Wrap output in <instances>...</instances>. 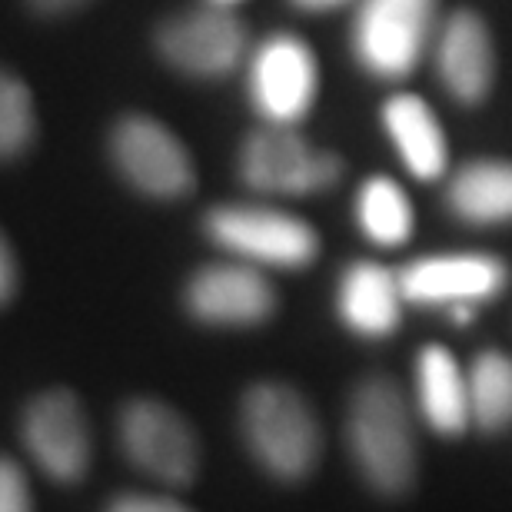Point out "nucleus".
Returning <instances> with one entry per match:
<instances>
[{"mask_svg":"<svg viewBox=\"0 0 512 512\" xmlns=\"http://www.w3.org/2000/svg\"><path fill=\"white\" fill-rule=\"evenodd\" d=\"M469 416L486 433H499L512 423V360L499 350H486L466 373Z\"/></svg>","mask_w":512,"mask_h":512,"instance_id":"obj_19","label":"nucleus"},{"mask_svg":"<svg viewBox=\"0 0 512 512\" xmlns=\"http://www.w3.org/2000/svg\"><path fill=\"white\" fill-rule=\"evenodd\" d=\"M34 100L24 80L10 70H0V160H10L24 153L34 140Z\"/></svg>","mask_w":512,"mask_h":512,"instance_id":"obj_20","label":"nucleus"},{"mask_svg":"<svg viewBox=\"0 0 512 512\" xmlns=\"http://www.w3.org/2000/svg\"><path fill=\"white\" fill-rule=\"evenodd\" d=\"M213 7H230V4H237V0H210Z\"/></svg>","mask_w":512,"mask_h":512,"instance_id":"obj_26","label":"nucleus"},{"mask_svg":"<svg viewBox=\"0 0 512 512\" xmlns=\"http://www.w3.org/2000/svg\"><path fill=\"white\" fill-rule=\"evenodd\" d=\"M24 443L57 483H77L90 466V423L74 393L50 389L24 413Z\"/></svg>","mask_w":512,"mask_h":512,"instance_id":"obj_10","label":"nucleus"},{"mask_svg":"<svg viewBox=\"0 0 512 512\" xmlns=\"http://www.w3.org/2000/svg\"><path fill=\"white\" fill-rule=\"evenodd\" d=\"M290 4L300 10H310V14H323V10L346 7V4H353V0H290ZM356 4H360V0H356Z\"/></svg>","mask_w":512,"mask_h":512,"instance_id":"obj_24","label":"nucleus"},{"mask_svg":"<svg viewBox=\"0 0 512 512\" xmlns=\"http://www.w3.org/2000/svg\"><path fill=\"white\" fill-rule=\"evenodd\" d=\"M506 266L486 253H446L409 263L399 273L403 300L423 306H469L503 290Z\"/></svg>","mask_w":512,"mask_h":512,"instance_id":"obj_12","label":"nucleus"},{"mask_svg":"<svg viewBox=\"0 0 512 512\" xmlns=\"http://www.w3.org/2000/svg\"><path fill=\"white\" fill-rule=\"evenodd\" d=\"M383 127L393 140L399 160L419 180H436L446 173L449 147L433 107L416 94H393L383 104Z\"/></svg>","mask_w":512,"mask_h":512,"instance_id":"obj_15","label":"nucleus"},{"mask_svg":"<svg viewBox=\"0 0 512 512\" xmlns=\"http://www.w3.org/2000/svg\"><path fill=\"white\" fill-rule=\"evenodd\" d=\"M247 90L266 124L296 127L320 94V67L310 44L293 34H276L260 44L250 60Z\"/></svg>","mask_w":512,"mask_h":512,"instance_id":"obj_6","label":"nucleus"},{"mask_svg":"<svg viewBox=\"0 0 512 512\" xmlns=\"http://www.w3.org/2000/svg\"><path fill=\"white\" fill-rule=\"evenodd\" d=\"M110 157L130 187L147 197L177 200L193 190V160L177 133L160 120L130 114L110 133Z\"/></svg>","mask_w":512,"mask_h":512,"instance_id":"obj_7","label":"nucleus"},{"mask_svg":"<svg viewBox=\"0 0 512 512\" xmlns=\"http://www.w3.org/2000/svg\"><path fill=\"white\" fill-rule=\"evenodd\" d=\"M356 223L380 247H399L413 233V203L396 180L370 177L356 193Z\"/></svg>","mask_w":512,"mask_h":512,"instance_id":"obj_18","label":"nucleus"},{"mask_svg":"<svg viewBox=\"0 0 512 512\" xmlns=\"http://www.w3.org/2000/svg\"><path fill=\"white\" fill-rule=\"evenodd\" d=\"M107 512H193L187 506L173 503V499H163V496H120L114 503L107 506Z\"/></svg>","mask_w":512,"mask_h":512,"instance_id":"obj_22","label":"nucleus"},{"mask_svg":"<svg viewBox=\"0 0 512 512\" xmlns=\"http://www.w3.org/2000/svg\"><path fill=\"white\" fill-rule=\"evenodd\" d=\"M120 443L130 463L160 483L183 486L200 469L197 433L163 399H130L120 413Z\"/></svg>","mask_w":512,"mask_h":512,"instance_id":"obj_8","label":"nucleus"},{"mask_svg":"<svg viewBox=\"0 0 512 512\" xmlns=\"http://www.w3.org/2000/svg\"><path fill=\"white\" fill-rule=\"evenodd\" d=\"M187 310L210 326H256L276 310V293L250 263H213L187 283Z\"/></svg>","mask_w":512,"mask_h":512,"instance_id":"obj_11","label":"nucleus"},{"mask_svg":"<svg viewBox=\"0 0 512 512\" xmlns=\"http://www.w3.org/2000/svg\"><path fill=\"white\" fill-rule=\"evenodd\" d=\"M416 399L419 413L436 433L459 436L473 423L469 416V386L446 346H423L416 360Z\"/></svg>","mask_w":512,"mask_h":512,"instance_id":"obj_16","label":"nucleus"},{"mask_svg":"<svg viewBox=\"0 0 512 512\" xmlns=\"http://www.w3.org/2000/svg\"><path fill=\"white\" fill-rule=\"evenodd\" d=\"M343 323L366 340H380L399 326L403 313V286L399 276L380 263H353L343 270L340 293H336Z\"/></svg>","mask_w":512,"mask_h":512,"instance_id":"obj_14","label":"nucleus"},{"mask_svg":"<svg viewBox=\"0 0 512 512\" xmlns=\"http://www.w3.org/2000/svg\"><path fill=\"white\" fill-rule=\"evenodd\" d=\"M0 512H30V489L14 459L0 456Z\"/></svg>","mask_w":512,"mask_h":512,"instance_id":"obj_21","label":"nucleus"},{"mask_svg":"<svg viewBox=\"0 0 512 512\" xmlns=\"http://www.w3.org/2000/svg\"><path fill=\"white\" fill-rule=\"evenodd\" d=\"M37 10H44V14H64L70 7H80L84 0H30Z\"/></svg>","mask_w":512,"mask_h":512,"instance_id":"obj_25","label":"nucleus"},{"mask_svg":"<svg viewBox=\"0 0 512 512\" xmlns=\"http://www.w3.org/2000/svg\"><path fill=\"white\" fill-rule=\"evenodd\" d=\"M449 210L476 227L512 220V163L509 160H473L449 183Z\"/></svg>","mask_w":512,"mask_h":512,"instance_id":"obj_17","label":"nucleus"},{"mask_svg":"<svg viewBox=\"0 0 512 512\" xmlns=\"http://www.w3.org/2000/svg\"><path fill=\"white\" fill-rule=\"evenodd\" d=\"M157 50L187 77H223L247 54V27L227 7L190 10L157 30Z\"/></svg>","mask_w":512,"mask_h":512,"instance_id":"obj_9","label":"nucleus"},{"mask_svg":"<svg viewBox=\"0 0 512 512\" xmlns=\"http://www.w3.org/2000/svg\"><path fill=\"white\" fill-rule=\"evenodd\" d=\"M346 439L363 479L383 496H403L416 483V433L406 396L389 376H370L356 386Z\"/></svg>","mask_w":512,"mask_h":512,"instance_id":"obj_1","label":"nucleus"},{"mask_svg":"<svg viewBox=\"0 0 512 512\" xmlns=\"http://www.w3.org/2000/svg\"><path fill=\"white\" fill-rule=\"evenodd\" d=\"M240 177L260 193L310 197V193L330 190L343 177V160L330 150H316L293 127L266 124L243 143Z\"/></svg>","mask_w":512,"mask_h":512,"instance_id":"obj_5","label":"nucleus"},{"mask_svg":"<svg viewBox=\"0 0 512 512\" xmlns=\"http://www.w3.org/2000/svg\"><path fill=\"white\" fill-rule=\"evenodd\" d=\"M203 227L213 243H220L223 250H230L250 266L300 270V266L313 263L316 250H320L310 223L273 207L227 203V207H213Z\"/></svg>","mask_w":512,"mask_h":512,"instance_id":"obj_4","label":"nucleus"},{"mask_svg":"<svg viewBox=\"0 0 512 512\" xmlns=\"http://www.w3.org/2000/svg\"><path fill=\"white\" fill-rule=\"evenodd\" d=\"M243 439L266 473L296 483L310 476L320 459V423L310 403L286 383H256L243 396Z\"/></svg>","mask_w":512,"mask_h":512,"instance_id":"obj_2","label":"nucleus"},{"mask_svg":"<svg viewBox=\"0 0 512 512\" xmlns=\"http://www.w3.org/2000/svg\"><path fill=\"white\" fill-rule=\"evenodd\" d=\"M17 290V263L14 253H10L4 233H0V303H7Z\"/></svg>","mask_w":512,"mask_h":512,"instance_id":"obj_23","label":"nucleus"},{"mask_svg":"<svg viewBox=\"0 0 512 512\" xmlns=\"http://www.w3.org/2000/svg\"><path fill=\"white\" fill-rule=\"evenodd\" d=\"M436 30V0H360L350 47L370 77L403 80L433 47Z\"/></svg>","mask_w":512,"mask_h":512,"instance_id":"obj_3","label":"nucleus"},{"mask_svg":"<svg viewBox=\"0 0 512 512\" xmlns=\"http://www.w3.org/2000/svg\"><path fill=\"white\" fill-rule=\"evenodd\" d=\"M436 74L446 94L473 107L489 97L496 80V50L486 20L473 10H456L436 30L433 40Z\"/></svg>","mask_w":512,"mask_h":512,"instance_id":"obj_13","label":"nucleus"}]
</instances>
